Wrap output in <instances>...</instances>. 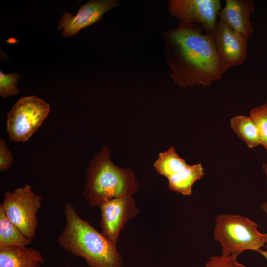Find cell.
<instances>
[{"label": "cell", "instance_id": "6da1fadb", "mask_svg": "<svg viewBox=\"0 0 267 267\" xmlns=\"http://www.w3.org/2000/svg\"><path fill=\"white\" fill-rule=\"evenodd\" d=\"M200 25L180 22L163 32L166 63L174 83L183 88L209 87L227 70L216 50L213 33Z\"/></svg>", "mask_w": 267, "mask_h": 267}, {"label": "cell", "instance_id": "7a4b0ae2", "mask_svg": "<svg viewBox=\"0 0 267 267\" xmlns=\"http://www.w3.org/2000/svg\"><path fill=\"white\" fill-rule=\"evenodd\" d=\"M65 224L57 241L64 250L83 258L89 267H122L116 245L78 214L71 203L64 207Z\"/></svg>", "mask_w": 267, "mask_h": 267}, {"label": "cell", "instance_id": "3957f363", "mask_svg": "<svg viewBox=\"0 0 267 267\" xmlns=\"http://www.w3.org/2000/svg\"><path fill=\"white\" fill-rule=\"evenodd\" d=\"M110 149L103 147L90 161L83 195L91 207L108 200L132 196L139 189L133 171L115 165Z\"/></svg>", "mask_w": 267, "mask_h": 267}, {"label": "cell", "instance_id": "277c9868", "mask_svg": "<svg viewBox=\"0 0 267 267\" xmlns=\"http://www.w3.org/2000/svg\"><path fill=\"white\" fill-rule=\"evenodd\" d=\"M258 224L239 215L222 214L215 219L214 239L222 247V255H240L246 250L258 252L267 244V233L260 232Z\"/></svg>", "mask_w": 267, "mask_h": 267}, {"label": "cell", "instance_id": "5b68a950", "mask_svg": "<svg viewBox=\"0 0 267 267\" xmlns=\"http://www.w3.org/2000/svg\"><path fill=\"white\" fill-rule=\"evenodd\" d=\"M50 111L49 104L35 95L20 98L8 112L6 129L14 142L28 140L42 125Z\"/></svg>", "mask_w": 267, "mask_h": 267}, {"label": "cell", "instance_id": "8992f818", "mask_svg": "<svg viewBox=\"0 0 267 267\" xmlns=\"http://www.w3.org/2000/svg\"><path fill=\"white\" fill-rule=\"evenodd\" d=\"M42 200L41 196L32 191L31 185L26 184L5 192L0 205L8 220L31 241L36 235L38 225L37 214L42 208Z\"/></svg>", "mask_w": 267, "mask_h": 267}, {"label": "cell", "instance_id": "52a82bcc", "mask_svg": "<svg viewBox=\"0 0 267 267\" xmlns=\"http://www.w3.org/2000/svg\"><path fill=\"white\" fill-rule=\"evenodd\" d=\"M221 6L220 0H170L169 12L180 22L198 24L205 32L213 33Z\"/></svg>", "mask_w": 267, "mask_h": 267}, {"label": "cell", "instance_id": "ba28073f", "mask_svg": "<svg viewBox=\"0 0 267 267\" xmlns=\"http://www.w3.org/2000/svg\"><path fill=\"white\" fill-rule=\"evenodd\" d=\"M102 232L117 245L119 234L127 222L138 214L133 196L108 200L99 206Z\"/></svg>", "mask_w": 267, "mask_h": 267}, {"label": "cell", "instance_id": "9c48e42d", "mask_svg": "<svg viewBox=\"0 0 267 267\" xmlns=\"http://www.w3.org/2000/svg\"><path fill=\"white\" fill-rule=\"evenodd\" d=\"M213 35L218 55L227 70L245 62L247 57V40L220 20Z\"/></svg>", "mask_w": 267, "mask_h": 267}, {"label": "cell", "instance_id": "30bf717a", "mask_svg": "<svg viewBox=\"0 0 267 267\" xmlns=\"http://www.w3.org/2000/svg\"><path fill=\"white\" fill-rule=\"evenodd\" d=\"M119 4L117 0H89L80 6L75 16L65 12L59 20L57 29H64L61 34L65 38L76 35L80 30L97 22L104 13Z\"/></svg>", "mask_w": 267, "mask_h": 267}, {"label": "cell", "instance_id": "8fae6325", "mask_svg": "<svg viewBox=\"0 0 267 267\" xmlns=\"http://www.w3.org/2000/svg\"><path fill=\"white\" fill-rule=\"evenodd\" d=\"M255 10L254 0H226L219 13L220 20L248 40L254 31L250 17Z\"/></svg>", "mask_w": 267, "mask_h": 267}, {"label": "cell", "instance_id": "7c38bea8", "mask_svg": "<svg viewBox=\"0 0 267 267\" xmlns=\"http://www.w3.org/2000/svg\"><path fill=\"white\" fill-rule=\"evenodd\" d=\"M44 263L42 254L27 246L0 248V267H39Z\"/></svg>", "mask_w": 267, "mask_h": 267}, {"label": "cell", "instance_id": "4fadbf2b", "mask_svg": "<svg viewBox=\"0 0 267 267\" xmlns=\"http://www.w3.org/2000/svg\"><path fill=\"white\" fill-rule=\"evenodd\" d=\"M204 176V168L201 163L188 165L181 171L168 178V188L171 191L190 196L194 182Z\"/></svg>", "mask_w": 267, "mask_h": 267}, {"label": "cell", "instance_id": "5bb4252c", "mask_svg": "<svg viewBox=\"0 0 267 267\" xmlns=\"http://www.w3.org/2000/svg\"><path fill=\"white\" fill-rule=\"evenodd\" d=\"M230 127L249 148L260 145L258 129L250 116L238 115L230 120Z\"/></svg>", "mask_w": 267, "mask_h": 267}, {"label": "cell", "instance_id": "9a60e30c", "mask_svg": "<svg viewBox=\"0 0 267 267\" xmlns=\"http://www.w3.org/2000/svg\"><path fill=\"white\" fill-rule=\"evenodd\" d=\"M31 242L8 220L0 206V248L27 246Z\"/></svg>", "mask_w": 267, "mask_h": 267}, {"label": "cell", "instance_id": "2e32d148", "mask_svg": "<svg viewBox=\"0 0 267 267\" xmlns=\"http://www.w3.org/2000/svg\"><path fill=\"white\" fill-rule=\"evenodd\" d=\"M185 159L180 158L173 147L160 152L153 166L158 174L167 178L188 166Z\"/></svg>", "mask_w": 267, "mask_h": 267}, {"label": "cell", "instance_id": "e0dca14e", "mask_svg": "<svg viewBox=\"0 0 267 267\" xmlns=\"http://www.w3.org/2000/svg\"><path fill=\"white\" fill-rule=\"evenodd\" d=\"M250 117L258 129L260 145L267 150V104L252 108L250 111Z\"/></svg>", "mask_w": 267, "mask_h": 267}, {"label": "cell", "instance_id": "ac0fdd59", "mask_svg": "<svg viewBox=\"0 0 267 267\" xmlns=\"http://www.w3.org/2000/svg\"><path fill=\"white\" fill-rule=\"evenodd\" d=\"M19 79V74H4L0 71V95L6 98L10 96L15 95L19 92L17 87Z\"/></svg>", "mask_w": 267, "mask_h": 267}, {"label": "cell", "instance_id": "d6986e66", "mask_svg": "<svg viewBox=\"0 0 267 267\" xmlns=\"http://www.w3.org/2000/svg\"><path fill=\"white\" fill-rule=\"evenodd\" d=\"M238 256L237 254L212 256L206 263L204 267H246L238 261Z\"/></svg>", "mask_w": 267, "mask_h": 267}, {"label": "cell", "instance_id": "ffe728a7", "mask_svg": "<svg viewBox=\"0 0 267 267\" xmlns=\"http://www.w3.org/2000/svg\"><path fill=\"white\" fill-rule=\"evenodd\" d=\"M13 162V157L8 149L5 141L0 138V171L3 172L9 169Z\"/></svg>", "mask_w": 267, "mask_h": 267}, {"label": "cell", "instance_id": "44dd1931", "mask_svg": "<svg viewBox=\"0 0 267 267\" xmlns=\"http://www.w3.org/2000/svg\"><path fill=\"white\" fill-rule=\"evenodd\" d=\"M265 247L266 248L265 250L260 249L258 251V252L261 254L267 260V244H266Z\"/></svg>", "mask_w": 267, "mask_h": 267}, {"label": "cell", "instance_id": "7402d4cb", "mask_svg": "<svg viewBox=\"0 0 267 267\" xmlns=\"http://www.w3.org/2000/svg\"><path fill=\"white\" fill-rule=\"evenodd\" d=\"M261 208L267 215V201L265 202L261 205Z\"/></svg>", "mask_w": 267, "mask_h": 267}, {"label": "cell", "instance_id": "603a6c76", "mask_svg": "<svg viewBox=\"0 0 267 267\" xmlns=\"http://www.w3.org/2000/svg\"><path fill=\"white\" fill-rule=\"evenodd\" d=\"M262 169L265 175L266 180L267 181V164L265 162L262 163Z\"/></svg>", "mask_w": 267, "mask_h": 267}, {"label": "cell", "instance_id": "cb8c5ba5", "mask_svg": "<svg viewBox=\"0 0 267 267\" xmlns=\"http://www.w3.org/2000/svg\"><path fill=\"white\" fill-rule=\"evenodd\" d=\"M70 267V266H67V267Z\"/></svg>", "mask_w": 267, "mask_h": 267}, {"label": "cell", "instance_id": "d4e9b609", "mask_svg": "<svg viewBox=\"0 0 267 267\" xmlns=\"http://www.w3.org/2000/svg\"><path fill=\"white\" fill-rule=\"evenodd\" d=\"M266 103L267 104V99Z\"/></svg>", "mask_w": 267, "mask_h": 267}]
</instances>
